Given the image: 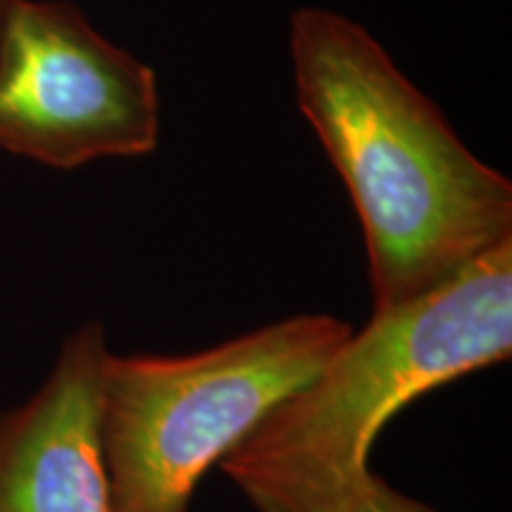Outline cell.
<instances>
[{
    "label": "cell",
    "instance_id": "cell-1",
    "mask_svg": "<svg viewBox=\"0 0 512 512\" xmlns=\"http://www.w3.org/2000/svg\"><path fill=\"white\" fill-rule=\"evenodd\" d=\"M299 110L361 221L373 311L434 290L512 238V183L470 152L361 24L292 15Z\"/></svg>",
    "mask_w": 512,
    "mask_h": 512
},
{
    "label": "cell",
    "instance_id": "cell-2",
    "mask_svg": "<svg viewBox=\"0 0 512 512\" xmlns=\"http://www.w3.org/2000/svg\"><path fill=\"white\" fill-rule=\"evenodd\" d=\"M512 356V238L446 283L373 311L221 470L256 512H318L370 472L377 434L422 394Z\"/></svg>",
    "mask_w": 512,
    "mask_h": 512
},
{
    "label": "cell",
    "instance_id": "cell-3",
    "mask_svg": "<svg viewBox=\"0 0 512 512\" xmlns=\"http://www.w3.org/2000/svg\"><path fill=\"white\" fill-rule=\"evenodd\" d=\"M304 313L185 356H107L100 437L114 512H188L197 484L351 337Z\"/></svg>",
    "mask_w": 512,
    "mask_h": 512
},
{
    "label": "cell",
    "instance_id": "cell-4",
    "mask_svg": "<svg viewBox=\"0 0 512 512\" xmlns=\"http://www.w3.org/2000/svg\"><path fill=\"white\" fill-rule=\"evenodd\" d=\"M152 67L62 0H12L0 38V147L53 169L150 155Z\"/></svg>",
    "mask_w": 512,
    "mask_h": 512
},
{
    "label": "cell",
    "instance_id": "cell-5",
    "mask_svg": "<svg viewBox=\"0 0 512 512\" xmlns=\"http://www.w3.org/2000/svg\"><path fill=\"white\" fill-rule=\"evenodd\" d=\"M105 328L64 339L41 389L0 415V512H114L100 437Z\"/></svg>",
    "mask_w": 512,
    "mask_h": 512
},
{
    "label": "cell",
    "instance_id": "cell-6",
    "mask_svg": "<svg viewBox=\"0 0 512 512\" xmlns=\"http://www.w3.org/2000/svg\"><path fill=\"white\" fill-rule=\"evenodd\" d=\"M318 512H439L430 505L403 496L373 470L361 477Z\"/></svg>",
    "mask_w": 512,
    "mask_h": 512
},
{
    "label": "cell",
    "instance_id": "cell-7",
    "mask_svg": "<svg viewBox=\"0 0 512 512\" xmlns=\"http://www.w3.org/2000/svg\"><path fill=\"white\" fill-rule=\"evenodd\" d=\"M10 8H12V0H0V38H3V29H5V22H8Z\"/></svg>",
    "mask_w": 512,
    "mask_h": 512
}]
</instances>
